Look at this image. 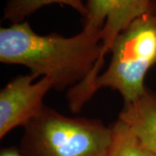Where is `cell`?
<instances>
[{
	"label": "cell",
	"instance_id": "10",
	"mask_svg": "<svg viewBox=\"0 0 156 156\" xmlns=\"http://www.w3.org/2000/svg\"><path fill=\"white\" fill-rule=\"evenodd\" d=\"M154 5L156 7V0H154Z\"/></svg>",
	"mask_w": 156,
	"mask_h": 156
},
{
	"label": "cell",
	"instance_id": "4",
	"mask_svg": "<svg viewBox=\"0 0 156 156\" xmlns=\"http://www.w3.org/2000/svg\"><path fill=\"white\" fill-rule=\"evenodd\" d=\"M154 0H87L89 16L84 26L101 30L102 49L98 62L88 77L68 92V98L73 106L82 108L89 101L91 89L101 74L105 62V56L110 52L117 36L135 18L149 11Z\"/></svg>",
	"mask_w": 156,
	"mask_h": 156
},
{
	"label": "cell",
	"instance_id": "9",
	"mask_svg": "<svg viewBox=\"0 0 156 156\" xmlns=\"http://www.w3.org/2000/svg\"><path fill=\"white\" fill-rule=\"evenodd\" d=\"M0 156H23V154L19 151L18 147H8L1 149Z\"/></svg>",
	"mask_w": 156,
	"mask_h": 156
},
{
	"label": "cell",
	"instance_id": "2",
	"mask_svg": "<svg viewBox=\"0 0 156 156\" xmlns=\"http://www.w3.org/2000/svg\"><path fill=\"white\" fill-rule=\"evenodd\" d=\"M111 129L98 119L64 115L46 107L23 127V156H107Z\"/></svg>",
	"mask_w": 156,
	"mask_h": 156
},
{
	"label": "cell",
	"instance_id": "7",
	"mask_svg": "<svg viewBox=\"0 0 156 156\" xmlns=\"http://www.w3.org/2000/svg\"><path fill=\"white\" fill-rule=\"evenodd\" d=\"M110 127L111 143L107 156H156L146 147L128 123L118 118Z\"/></svg>",
	"mask_w": 156,
	"mask_h": 156
},
{
	"label": "cell",
	"instance_id": "3",
	"mask_svg": "<svg viewBox=\"0 0 156 156\" xmlns=\"http://www.w3.org/2000/svg\"><path fill=\"white\" fill-rule=\"evenodd\" d=\"M111 60L106 70L99 75L91 89L109 88L122 96L124 105L145 95L147 73L156 63V7L135 18L117 36L112 45Z\"/></svg>",
	"mask_w": 156,
	"mask_h": 156
},
{
	"label": "cell",
	"instance_id": "6",
	"mask_svg": "<svg viewBox=\"0 0 156 156\" xmlns=\"http://www.w3.org/2000/svg\"><path fill=\"white\" fill-rule=\"evenodd\" d=\"M119 118L128 123L146 147L156 154V95L147 90L139 100L124 105Z\"/></svg>",
	"mask_w": 156,
	"mask_h": 156
},
{
	"label": "cell",
	"instance_id": "1",
	"mask_svg": "<svg viewBox=\"0 0 156 156\" xmlns=\"http://www.w3.org/2000/svg\"><path fill=\"white\" fill-rule=\"evenodd\" d=\"M101 30L83 26L73 37L39 35L28 22L0 29V62L27 67L32 76L50 77L54 89H72L92 72L102 49Z\"/></svg>",
	"mask_w": 156,
	"mask_h": 156
},
{
	"label": "cell",
	"instance_id": "8",
	"mask_svg": "<svg viewBox=\"0 0 156 156\" xmlns=\"http://www.w3.org/2000/svg\"><path fill=\"white\" fill-rule=\"evenodd\" d=\"M51 4L70 6L83 17L89 16V11L83 0H9L4 10V18L11 23L24 22V19L42 7Z\"/></svg>",
	"mask_w": 156,
	"mask_h": 156
},
{
	"label": "cell",
	"instance_id": "5",
	"mask_svg": "<svg viewBox=\"0 0 156 156\" xmlns=\"http://www.w3.org/2000/svg\"><path fill=\"white\" fill-rule=\"evenodd\" d=\"M31 74L19 75L0 91V139L17 127H25L45 108L44 98L54 82L44 76L34 83Z\"/></svg>",
	"mask_w": 156,
	"mask_h": 156
}]
</instances>
